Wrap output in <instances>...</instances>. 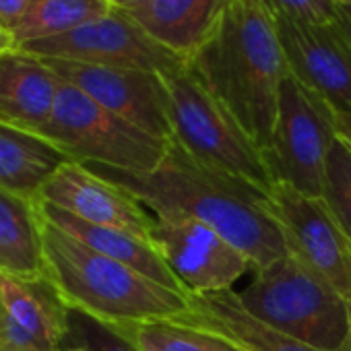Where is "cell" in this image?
Wrapping results in <instances>:
<instances>
[{
	"label": "cell",
	"mask_w": 351,
	"mask_h": 351,
	"mask_svg": "<svg viewBox=\"0 0 351 351\" xmlns=\"http://www.w3.org/2000/svg\"><path fill=\"white\" fill-rule=\"evenodd\" d=\"M79 347L85 351H136L114 328L93 320L87 314L71 310V328L64 341V349Z\"/></svg>",
	"instance_id": "24"
},
{
	"label": "cell",
	"mask_w": 351,
	"mask_h": 351,
	"mask_svg": "<svg viewBox=\"0 0 351 351\" xmlns=\"http://www.w3.org/2000/svg\"><path fill=\"white\" fill-rule=\"evenodd\" d=\"M66 351H85V349H79V347H69Z\"/></svg>",
	"instance_id": "34"
},
{
	"label": "cell",
	"mask_w": 351,
	"mask_h": 351,
	"mask_svg": "<svg viewBox=\"0 0 351 351\" xmlns=\"http://www.w3.org/2000/svg\"><path fill=\"white\" fill-rule=\"evenodd\" d=\"M36 136L69 161L134 173L153 171L167 155L171 141L141 130L66 81L60 83L50 122Z\"/></svg>",
	"instance_id": "5"
},
{
	"label": "cell",
	"mask_w": 351,
	"mask_h": 351,
	"mask_svg": "<svg viewBox=\"0 0 351 351\" xmlns=\"http://www.w3.org/2000/svg\"><path fill=\"white\" fill-rule=\"evenodd\" d=\"M341 351H351V300H349V332L345 339V345L341 347Z\"/></svg>",
	"instance_id": "32"
},
{
	"label": "cell",
	"mask_w": 351,
	"mask_h": 351,
	"mask_svg": "<svg viewBox=\"0 0 351 351\" xmlns=\"http://www.w3.org/2000/svg\"><path fill=\"white\" fill-rule=\"evenodd\" d=\"M238 298L254 318L310 347L341 351L345 345L349 300L293 252L254 271Z\"/></svg>",
	"instance_id": "4"
},
{
	"label": "cell",
	"mask_w": 351,
	"mask_h": 351,
	"mask_svg": "<svg viewBox=\"0 0 351 351\" xmlns=\"http://www.w3.org/2000/svg\"><path fill=\"white\" fill-rule=\"evenodd\" d=\"M34 0H0V32L11 36ZM13 40V38H11Z\"/></svg>",
	"instance_id": "27"
},
{
	"label": "cell",
	"mask_w": 351,
	"mask_h": 351,
	"mask_svg": "<svg viewBox=\"0 0 351 351\" xmlns=\"http://www.w3.org/2000/svg\"><path fill=\"white\" fill-rule=\"evenodd\" d=\"M171 138L197 161L271 193L273 176L263 149L184 66L163 75Z\"/></svg>",
	"instance_id": "6"
},
{
	"label": "cell",
	"mask_w": 351,
	"mask_h": 351,
	"mask_svg": "<svg viewBox=\"0 0 351 351\" xmlns=\"http://www.w3.org/2000/svg\"><path fill=\"white\" fill-rule=\"evenodd\" d=\"M38 201L54 205L93 226L116 228L143 238H151L155 223L130 193L77 161H64L56 167L44 182Z\"/></svg>",
	"instance_id": "13"
},
{
	"label": "cell",
	"mask_w": 351,
	"mask_h": 351,
	"mask_svg": "<svg viewBox=\"0 0 351 351\" xmlns=\"http://www.w3.org/2000/svg\"><path fill=\"white\" fill-rule=\"evenodd\" d=\"M289 75L320 95L335 114H351V44L337 27L273 17Z\"/></svg>",
	"instance_id": "12"
},
{
	"label": "cell",
	"mask_w": 351,
	"mask_h": 351,
	"mask_svg": "<svg viewBox=\"0 0 351 351\" xmlns=\"http://www.w3.org/2000/svg\"><path fill=\"white\" fill-rule=\"evenodd\" d=\"M186 312L173 320L217 332L246 351H322L254 318L232 289L217 293H186Z\"/></svg>",
	"instance_id": "16"
},
{
	"label": "cell",
	"mask_w": 351,
	"mask_h": 351,
	"mask_svg": "<svg viewBox=\"0 0 351 351\" xmlns=\"http://www.w3.org/2000/svg\"><path fill=\"white\" fill-rule=\"evenodd\" d=\"M19 50L40 58H56L97 66L141 69L159 75L186 66L180 56H176L153 38H149L120 9H112L110 13L91 19L69 34L32 42Z\"/></svg>",
	"instance_id": "8"
},
{
	"label": "cell",
	"mask_w": 351,
	"mask_h": 351,
	"mask_svg": "<svg viewBox=\"0 0 351 351\" xmlns=\"http://www.w3.org/2000/svg\"><path fill=\"white\" fill-rule=\"evenodd\" d=\"M337 136L335 110L287 75L279 89L273 134L265 151L273 182L320 199L326 157Z\"/></svg>",
	"instance_id": "7"
},
{
	"label": "cell",
	"mask_w": 351,
	"mask_h": 351,
	"mask_svg": "<svg viewBox=\"0 0 351 351\" xmlns=\"http://www.w3.org/2000/svg\"><path fill=\"white\" fill-rule=\"evenodd\" d=\"M273 17L335 27L339 5L335 0H263Z\"/></svg>",
	"instance_id": "25"
},
{
	"label": "cell",
	"mask_w": 351,
	"mask_h": 351,
	"mask_svg": "<svg viewBox=\"0 0 351 351\" xmlns=\"http://www.w3.org/2000/svg\"><path fill=\"white\" fill-rule=\"evenodd\" d=\"M64 161L40 136L0 124V189L38 203L44 182Z\"/></svg>",
	"instance_id": "20"
},
{
	"label": "cell",
	"mask_w": 351,
	"mask_h": 351,
	"mask_svg": "<svg viewBox=\"0 0 351 351\" xmlns=\"http://www.w3.org/2000/svg\"><path fill=\"white\" fill-rule=\"evenodd\" d=\"M0 302L27 328L44 351H62L71 328V310L46 279L0 275Z\"/></svg>",
	"instance_id": "18"
},
{
	"label": "cell",
	"mask_w": 351,
	"mask_h": 351,
	"mask_svg": "<svg viewBox=\"0 0 351 351\" xmlns=\"http://www.w3.org/2000/svg\"><path fill=\"white\" fill-rule=\"evenodd\" d=\"M13 48H15V44H13L11 36H7V34L0 32V52H5V50H13Z\"/></svg>",
	"instance_id": "31"
},
{
	"label": "cell",
	"mask_w": 351,
	"mask_h": 351,
	"mask_svg": "<svg viewBox=\"0 0 351 351\" xmlns=\"http://www.w3.org/2000/svg\"><path fill=\"white\" fill-rule=\"evenodd\" d=\"M223 5L226 0H141L120 11L189 64L213 32Z\"/></svg>",
	"instance_id": "15"
},
{
	"label": "cell",
	"mask_w": 351,
	"mask_h": 351,
	"mask_svg": "<svg viewBox=\"0 0 351 351\" xmlns=\"http://www.w3.org/2000/svg\"><path fill=\"white\" fill-rule=\"evenodd\" d=\"M343 141H345V138H343Z\"/></svg>",
	"instance_id": "36"
},
{
	"label": "cell",
	"mask_w": 351,
	"mask_h": 351,
	"mask_svg": "<svg viewBox=\"0 0 351 351\" xmlns=\"http://www.w3.org/2000/svg\"><path fill=\"white\" fill-rule=\"evenodd\" d=\"M0 275L42 279V221L36 203L0 189Z\"/></svg>",
	"instance_id": "19"
},
{
	"label": "cell",
	"mask_w": 351,
	"mask_h": 351,
	"mask_svg": "<svg viewBox=\"0 0 351 351\" xmlns=\"http://www.w3.org/2000/svg\"><path fill=\"white\" fill-rule=\"evenodd\" d=\"M322 203L351 242V145L337 136L324 165Z\"/></svg>",
	"instance_id": "23"
},
{
	"label": "cell",
	"mask_w": 351,
	"mask_h": 351,
	"mask_svg": "<svg viewBox=\"0 0 351 351\" xmlns=\"http://www.w3.org/2000/svg\"><path fill=\"white\" fill-rule=\"evenodd\" d=\"M36 209H38L40 217L46 219L50 226L58 228L60 232L69 234L71 238L79 240L81 244L93 248L95 252L138 271L141 275L153 279L155 283H159L163 287L184 293L180 283L176 281V277L171 275V271L159 256L151 238H143V236H136V234H130L124 230H116V228L93 226V223L83 221L54 205H48L44 201H38Z\"/></svg>",
	"instance_id": "17"
},
{
	"label": "cell",
	"mask_w": 351,
	"mask_h": 351,
	"mask_svg": "<svg viewBox=\"0 0 351 351\" xmlns=\"http://www.w3.org/2000/svg\"><path fill=\"white\" fill-rule=\"evenodd\" d=\"M0 351H7V349H0Z\"/></svg>",
	"instance_id": "35"
},
{
	"label": "cell",
	"mask_w": 351,
	"mask_h": 351,
	"mask_svg": "<svg viewBox=\"0 0 351 351\" xmlns=\"http://www.w3.org/2000/svg\"><path fill=\"white\" fill-rule=\"evenodd\" d=\"M112 9L106 0H34L11 38L15 48H21L38 40L69 34Z\"/></svg>",
	"instance_id": "22"
},
{
	"label": "cell",
	"mask_w": 351,
	"mask_h": 351,
	"mask_svg": "<svg viewBox=\"0 0 351 351\" xmlns=\"http://www.w3.org/2000/svg\"><path fill=\"white\" fill-rule=\"evenodd\" d=\"M0 349L7 351H44L34 335L23 328L0 302Z\"/></svg>",
	"instance_id": "26"
},
{
	"label": "cell",
	"mask_w": 351,
	"mask_h": 351,
	"mask_svg": "<svg viewBox=\"0 0 351 351\" xmlns=\"http://www.w3.org/2000/svg\"><path fill=\"white\" fill-rule=\"evenodd\" d=\"M110 328L126 339L136 351H246L217 332L178 320L128 322Z\"/></svg>",
	"instance_id": "21"
},
{
	"label": "cell",
	"mask_w": 351,
	"mask_h": 351,
	"mask_svg": "<svg viewBox=\"0 0 351 351\" xmlns=\"http://www.w3.org/2000/svg\"><path fill=\"white\" fill-rule=\"evenodd\" d=\"M337 132L351 145V114H337Z\"/></svg>",
	"instance_id": "29"
},
{
	"label": "cell",
	"mask_w": 351,
	"mask_h": 351,
	"mask_svg": "<svg viewBox=\"0 0 351 351\" xmlns=\"http://www.w3.org/2000/svg\"><path fill=\"white\" fill-rule=\"evenodd\" d=\"M151 242L184 293L228 291L242 275L254 273L252 261L240 248L193 217H155Z\"/></svg>",
	"instance_id": "9"
},
{
	"label": "cell",
	"mask_w": 351,
	"mask_h": 351,
	"mask_svg": "<svg viewBox=\"0 0 351 351\" xmlns=\"http://www.w3.org/2000/svg\"><path fill=\"white\" fill-rule=\"evenodd\" d=\"M40 215V213H38ZM46 279L69 310L116 326L173 320L186 312V293L155 283L138 271L108 258L42 219Z\"/></svg>",
	"instance_id": "3"
},
{
	"label": "cell",
	"mask_w": 351,
	"mask_h": 351,
	"mask_svg": "<svg viewBox=\"0 0 351 351\" xmlns=\"http://www.w3.org/2000/svg\"><path fill=\"white\" fill-rule=\"evenodd\" d=\"M60 83L44 58L19 48L0 52V124L38 134L52 118Z\"/></svg>",
	"instance_id": "14"
},
{
	"label": "cell",
	"mask_w": 351,
	"mask_h": 351,
	"mask_svg": "<svg viewBox=\"0 0 351 351\" xmlns=\"http://www.w3.org/2000/svg\"><path fill=\"white\" fill-rule=\"evenodd\" d=\"M106 3H110L114 9H128V7L141 3V0H106Z\"/></svg>",
	"instance_id": "30"
},
{
	"label": "cell",
	"mask_w": 351,
	"mask_h": 351,
	"mask_svg": "<svg viewBox=\"0 0 351 351\" xmlns=\"http://www.w3.org/2000/svg\"><path fill=\"white\" fill-rule=\"evenodd\" d=\"M87 167L130 193L155 217L184 215L213 228L252 261L254 271L289 252L267 191L197 161L173 138L167 155L153 171L134 173L106 165Z\"/></svg>",
	"instance_id": "1"
},
{
	"label": "cell",
	"mask_w": 351,
	"mask_h": 351,
	"mask_svg": "<svg viewBox=\"0 0 351 351\" xmlns=\"http://www.w3.org/2000/svg\"><path fill=\"white\" fill-rule=\"evenodd\" d=\"M335 27L341 32V36L351 44V7H341L339 5V13H337V23Z\"/></svg>",
	"instance_id": "28"
},
{
	"label": "cell",
	"mask_w": 351,
	"mask_h": 351,
	"mask_svg": "<svg viewBox=\"0 0 351 351\" xmlns=\"http://www.w3.org/2000/svg\"><path fill=\"white\" fill-rule=\"evenodd\" d=\"M44 62L62 81L75 85L116 116L157 138H171L169 97L163 75L141 69L97 66L56 58H44Z\"/></svg>",
	"instance_id": "10"
},
{
	"label": "cell",
	"mask_w": 351,
	"mask_h": 351,
	"mask_svg": "<svg viewBox=\"0 0 351 351\" xmlns=\"http://www.w3.org/2000/svg\"><path fill=\"white\" fill-rule=\"evenodd\" d=\"M337 5H341V7H351V0H335Z\"/></svg>",
	"instance_id": "33"
},
{
	"label": "cell",
	"mask_w": 351,
	"mask_h": 351,
	"mask_svg": "<svg viewBox=\"0 0 351 351\" xmlns=\"http://www.w3.org/2000/svg\"><path fill=\"white\" fill-rule=\"evenodd\" d=\"M186 69L265 153L289 69L263 0H226L213 32Z\"/></svg>",
	"instance_id": "2"
},
{
	"label": "cell",
	"mask_w": 351,
	"mask_h": 351,
	"mask_svg": "<svg viewBox=\"0 0 351 351\" xmlns=\"http://www.w3.org/2000/svg\"><path fill=\"white\" fill-rule=\"evenodd\" d=\"M269 195L289 252L351 300V242L322 199L306 197L287 184H273Z\"/></svg>",
	"instance_id": "11"
}]
</instances>
